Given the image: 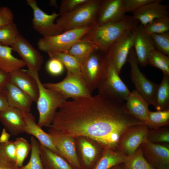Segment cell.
Wrapping results in <instances>:
<instances>
[{
	"instance_id": "1",
	"label": "cell",
	"mask_w": 169,
	"mask_h": 169,
	"mask_svg": "<svg viewBox=\"0 0 169 169\" xmlns=\"http://www.w3.org/2000/svg\"><path fill=\"white\" fill-rule=\"evenodd\" d=\"M139 23L132 16L125 15L120 21L92 27L81 39L92 42L98 49L108 52L112 44L123 33L134 28Z\"/></svg>"
},
{
	"instance_id": "2",
	"label": "cell",
	"mask_w": 169,
	"mask_h": 169,
	"mask_svg": "<svg viewBox=\"0 0 169 169\" xmlns=\"http://www.w3.org/2000/svg\"><path fill=\"white\" fill-rule=\"evenodd\" d=\"M27 70L36 81L38 88L36 102L39 114L37 124L41 127H49L57 111L67 100L59 93L44 87L40 79L38 72Z\"/></svg>"
},
{
	"instance_id": "3",
	"label": "cell",
	"mask_w": 169,
	"mask_h": 169,
	"mask_svg": "<svg viewBox=\"0 0 169 169\" xmlns=\"http://www.w3.org/2000/svg\"><path fill=\"white\" fill-rule=\"evenodd\" d=\"M102 0H89L72 11L60 14L55 23L63 32L74 29L94 27Z\"/></svg>"
},
{
	"instance_id": "4",
	"label": "cell",
	"mask_w": 169,
	"mask_h": 169,
	"mask_svg": "<svg viewBox=\"0 0 169 169\" xmlns=\"http://www.w3.org/2000/svg\"><path fill=\"white\" fill-rule=\"evenodd\" d=\"M109 62L108 52L96 48L81 64V74L92 93L104 78Z\"/></svg>"
},
{
	"instance_id": "5",
	"label": "cell",
	"mask_w": 169,
	"mask_h": 169,
	"mask_svg": "<svg viewBox=\"0 0 169 169\" xmlns=\"http://www.w3.org/2000/svg\"><path fill=\"white\" fill-rule=\"evenodd\" d=\"M93 27L69 30L54 36L43 37L37 43L38 49L46 53H66L75 43L81 39Z\"/></svg>"
},
{
	"instance_id": "6",
	"label": "cell",
	"mask_w": 169,
	"mask_h": 169,
	"mask_svg": "<svg viewBox=\"0 0 169 169\" xmlns=\"http://www.w3.org/2000/svg\"><path fill=\"white\" fill-rule=\"evenodd\" d=\"M43 84L46 88L59 93L66 100L69 98L73 100L92 96L81 74L67 71L66 77L62 80L57 83Z\"/></svg>"
},
{
	"instance_id": "7",
	"label": "cell",
	"mask_w": 169,
	"mask_h": 169,
	"mask_svg": "<svg viewBox=\"0 0 169 169\" xmlns=\"http://www.w3.org/2000/svg\"><path fill=\"white\" fill-rule=\"evenodd\" d=\"M127 61L130 66L131 80L137 90L147 101L153 105L158 84L148 79L141 70L133 48L129 53Z\"/></svg>"
},
{
	"instance_id": "8",
	"label": "cell",
	"mask_w": 169,
	"mask_h": 169,
	"mask_svg": "<svg viewBox=\"0 0 169 169\" xmlns=\"http://www.w3.org/2000/svg\"><path fill=\"white\" fill-rule=\"evenodd\" d=\"M119 75L110 60L106 74L97 89L98 94L123 102L126 101L131 92Z\"/></svg>"
},
{
	"instance_id": "9",
	"label": "cell",
	"mask_w": 169,
	"mask_h": 169,
	"mask_svg": "<svg viewBox=\"0 0 169 169\" xmlns=\"http://www.w3.org/2000/svg\"><path fill=\"white\" fill-rule=\"evenodd\" d=\"M48 133L63 157L73 169H82L78 155L75 138L49 128Z\"/></svg>"
},
{
	"instance_id": "10",
	"label": "cell",
	"mask_w": 169,
	"mask_h": 169,
	"mask_svg": "<svg viewBox=\"0 0 169 169\" xmlns=\"http://www.w3.org/2000/svg\"><path fill=\"white\" fill-rule=\"evenodd\" d=\"M133 28L123 33L112 44L108 51L110 60L119 74L134 46Z\"/></svg>"
},
{
	"instance_id": "11",
	"label": "cell",
	"mask_w": 169,
	"mask_h": 169,
	"mask_svg": "<svg viewBox=\"0 0 169 169\" xmlns=\"http://www.w3.org/2000/svg\"><path fill=\"white\" fill-rule=\"evenodd\" d=\"M26 2L33 10V27L43 37L54 36L63 33L58 29L54 23L55 20L59 16V13H46L38 7L35 0H27Z\"/></svg>"
},
{
	"instance_id": "12",
	"label": "cell",
	"mask_w": 169,
	"mask_h": 169,
	"mask_svg": "<svg viewBox=\"0 0 169 169\" xmlns=\"http://www.w3.org/2000/svg\"><path fill=\"white\" fill-rule=\"evenodd\" d=\"M149 129L145 124L129 127L120 137L118 151L126 156L131 155L147 140Z\"/></svg>"
},
{
	"instance_id": "13",
	"label": "cell",
	"mask_w": 169,
	"mask_h": 169,
	"mask_svg": "<svg viewBox=\"0 0 169 169\" xmlns=\"http://www.w3.org/2000/svg\"><path fill=\"white\" fill-rule=\"evenodd\" d=\"M75 138L82 169H92L100 156L103 148L90 138L84 136Z\"/></svg>"
},
{
	"instance_id": "14",
	"label": "cell",
	"mask_w": 169,
	"mask_h": 169,
	"mask_svg": "<svg viewBox=\"0 0 169 169\" xmlns=\"http://www.w3.org/2000/svg\"><path fill=\"white\" fill-rule=\"evenodd\" d=\"M25 64L28 70L38 72L43 61V56L23 36L19 34L11 47Z\"/></svg>"
},
{
	"instance_id": "15",
	"label": "cell",
	"mask_w": 169,
	"mask_h": 169,
	"mask_svg": "<svg viewBox=\"0 0 169 169\" xmlns=\"http://www.w3.org/2000/svg\"><path fill=\"white\" fill-rule=\"evenodd\" d=\"M141 146L145 158L155 168L169 167V145L155 144L147 139Z\"/></svg>"
},
{
	"instance_id": "16",
	"label": "cell",
	"mask_w": 169,
	"mask_h": 169,
	"mask_svg": "<svg viewBox=\"0 0 169 169\" xmlns=\"http://www.w3.org/2000/svg\"><path fill=\"white\" fill-rule=\"evenodd\" d=\"M134 46L139 65L146 67L148 64L149 55L155 49L152 40L142 25L139 24L133 29Z\"/></svg>"
},
{
	"instance_id": "17",
	"label": "cell",
	"mask_w": 169,
	"mask_h": 169,
	"mask_svg": "<svg viewBox=\"0 0 169 169\" xmlns=\"http://www.w3.org/2000/svg\"><path fill=\"white\" fill-rule=\"evenodd\" d=\"M125 15L123 7L122 0H102L95 26L120 21Z\"/></svg>"
},
{
	"instance_id": "18",
	"label": "cell",
	"mask_w": 169,
	"mask_h": 169,
	"mask_svg": "<svg viewBox=\"0 0 169 169\" xmlns=\"http://www.w3.org/2000/svg\"><path fill=\"white\" fill-rule=\"evenodd\" d=\"M162 0H153L133 13V16L143 26L157 18L169 17L167 7Z\"/></svg>"
},
{
	"instance_id": "19",
	"label": "cell",
	"mask_w": 169,
	"mask_h": 169,
	"mask_svg": "<svg viewBox=\"0 0 169 169\" xmlns=\"http://www.w3.org/2000/svg\"><path fill=\"white\" fill-rule=\"evenodd\" d=\"M9 73L10 82L27 95L33 102H36L38 95V84L27 70L18 69Z\"/></svg>"
},
{
	"instance_id": "20",
	"label": "cell",
	"mask_w": 169,
	"mask_h": 169,
	"mask_svg": "<svg viewBox=\"0 0 169 169\" xmlns=\"http://www.w3.org/2000/svg\"><path fill=\"white\" fill-rule=\"evenodd\" d=\"M22 112L25 124L24 132L32 135L38 141L40 144L60 156L51 136L36 123L34 117L32 113L23 111Z\"/></svg>"
},
{
	"instance_id": "21",
	"label": "cell",
	"mask_w": 169,
	"mask_h": 169,
	"mask_svg": "<svg viewBox=\"0 0 169 169\" xmlns=\"http://www.w3.org/2000/svg\"><path fill=\"white\" fill-rule=\"evenodd\" d=\"M0 121L10 135L24 133L25 124L22 112L17 108L9 106L0 112Z\"/></svg>"
},
{
	"instance_id": "22",
	"label": "cell",
	"mask_w": 169,
	"mask_h": 169,
	"mask_svg": "<svg viewBox=\"0 0 169 169\" xmlns=\"http://www.w3.org/2000/svg\"><path fill=\"white\" fill-rule=\"evenodd\" d=\"M125 103L128 113L148 126V114L149 104L136 90L131 92Z\"/></svg>"
},
{
	"instance_id": "23",
	"label": "cell",
	"mask_w": 169,
	"mask_h": 169,
	"mask_svg": "<svg viewBox=\"0 0 169 169\" xmlns=\"http://www.w3.org/2000/svg\"><path fill=\"white\" fill-rule=\"evenodd\" d=\"M2 93L9 106L22 111L30 112L33 102L27 95L11 82L7 84Z\"/></svg>"
},
{
	"instance_id": "24",
	"label": "cell",
	"mask_w": 169,
	"mask_h": 169,
	"mask_svg": "<svg viewBox=\"0 0 169 169\" xmlns=\"http://www.w3.org/2000/svg\"><path fill=\"white\" fill-rule=\"evenodd\" d=\"M129 156L110 149H103L102 154L92 169H110L124 163Z\"/></svg>"
},
{
	"instance_id": "25",
	"label": "cell",
	"mask_w": 169,
	"mask_h": 169,
	"mask_svg": "<svg viewBox=\"0 0 169 169\" xmlns=\"http://www.w3.org/2000/svg\"><path fill=\"white\" fill-rule=\"evenodd\" d=\"M40 146L44 169H73L61 156L40 144Z\"/></svg>"
},
{
	"instance_id": "26",
	"label": "cell",
	"mask_w": 169,
	"mask_h": 169,
	"mask_svg": "<svg viewBox=\"0 0 169 169\" xmlns=\"http://www.w3.org/2000/svg\"><path fill=\"white\" fill-rule=\"evenodd\" d=\"M11 47L0 44V69L8 73L26 66L22 60L13 55Z\"/></svg>"
},
{
	"instance_id": "27",
	"label": "cell",
	"mask_w": 169,
	"mask_h": 169,
	"mask_svg": "<svg viewBox=\"0 0 169 169\" xmlns=\"http://www.w3.org/2000/svg\"><path fill=\"white\" fill-rule=\"evenodd\" d=\"M153 106L157 110L169 109V75L163 74L156 89Z\"/></svg>"
},
{
	"instance_id": "28",
	"label": "cell",
	"mask_w": 169,
	"mask_h": 169,
	"mask_svg": "<svg viewBox=\"0 0 169 169\" xmlns=\"http://www.w3.org/2000/svg\"><path fill=\"white\" fill-rule=\"evenodd\" d=\"M96 48H97L93 42L80 39L74 44L66 53L75 58L81 64Z\"/></svg>"
},
{
	"instance_id": "29",
	"label": "cell",
	"mask_w": 169,
	"mask_h": 169,
	"mask_svg": "<svg viewBox=\"0 0 169 169\" xmlns=\"http://www.w3.org/2000/svg\"><path fill=\"white\" fill-rule=\"evenodd\" d=\"M123 169H156L145 158L141 146L122 164Z\"/></svg>"
},
{
	"instance_id": "30",
	"label": "cell",
	"mask_w": 169,
	"mask_h": 169,
	"mask_svg": "<svg viewBox=\"0 0 169 169\" xmlns=\"http://www.w3.org/2000/svg\"><path fill=\"white\" fill-rule=\"evenodd\" d=\"M50 58L57 59L63 64L67 71L77 74H81V64L74 57L65 53H47Z\"/></svg>"
},
{
	"instance_id": "31",
	"label": "cell",
	"mask_w": 169,
	"mask_h": 169,
	"mask_svg": "<svg viewBox=\"0 0 169 169\" xmlns=\"http://www.w3.org/2000/svg\"><path fill=\"white\" fill-rule=\"evenodd\" d=\"M31 153L28 162L18 169H44L40 157V146L39 142L33 136L30 139Z\"/></svg>"
},
{
	"instance_id": "32",
	"label": "cell",
	"mask_w": 169,
	"mask_h": 169,
	"mask_svg": "<svg viewBox=\"0 0 169 169\" xmlns=\"http://www.w3.org/2000/svg\"><path fill=\"white\" fill-rule=\"evenodd\" d=\"M148 62V64L161 70L163 74L169 75V56L154 49L149 55Z\"/></svg>"
},
{
	"instance_id": "33",
	"label": "cell",
	"mask_w": 169,
	"mask_h": 169,
	"mask_svg": "<svg viewBox=\"0 0 169 169\" xmlns=\"http://www.w3.org/2000/svg\"><path fill=\"white\" fill-rule=\"evenodd\" d=\"M148 126L149 129H156L167 126L169 124V109L152 111L148 114Z\"/></svg>"
},
{
	"instance_id": "34",
	"label": "cell",
	"mask_w": 169,
	"mask_h": 169,
	"mask_svg": "<svg viewBox=\"0 0 169 169\" xmlns=\"http://www.w3.org/2000/svg\"><path fill=\"white\" fill-rule=\"evenodd\" d=\"M19 34L17 25L14 21L0 27V44L11 47Z\"/></svg>"
},
{
	"instance_id": "35",
	"label": "cell",
	"mask_w": 169,
	"mask_h": 169,
	"mask_svg": "<svg viewBox=\"0 0 169 169\" xmlns=\"http://www.w3.org/2000/svg\"><path fill=\"white\" fill-rule=\"evenodd\" d=\"M147 139L155 144L169 145V127L167 126L156 129H149Z\"/></svg>"
},
{
	"instance_id": "36",
	"label": "cell",
	"mask_w": 169,
	"mask_h": 169,
	"mask_svg": "<svg viewBox=\"0 0 169 169\" xmlns=\"http://www.w3.org/2000/svg\"><path fill=\"white\" fill-rule=\"evenodd\" d=\"M14 142L16 150V164L19 167L23 166V162L31 150V145L27 140L22 137L17 138Z\"/></svg>"
},
{
	"instance_id": "37",
	"label": "cell",
	"mask_w": 169,
	"mask_h": 169,
	"mask_svg": "<svg viewBox=\"0 0 169 169\" xmlns=\"http://www.w3.org/2000/svg\"><path fill=\"white\" fill-rule=\"evenodd\" d=\"M146 31L152 40L155 49L169 56V32L156 33Z\"/></svg>"
},
{
	"instance_id": "38",
	"label": "cell",
	"mask_w": 169,
	"mask_h": 169,
	"mask_svg": "<svg viewBox=\"0 0 169 169\" xmlns=\"http://www.w3.org/2000/svg\"><path fill=\"white\" fill-rule=\"evenodd\" d=\"M147 31L161 33L169 31V17L157 18L143 26Z\"/></svg>"
},
{
	"instance_id": "39",
	"label": "cell",
	"mask_w": 169,
	"mask_h": 169,
	"mask_svg": "<svg viewBox=\"0 0 169 169\" xmlns=\"http://www.w3.org/2000/svg\"><path fill=\"white\" fill-rule=\"evenodd\" d=\"M0 156L6 160L16 164V150L13 141H9L0 144Z\"/></svg>"
},
{
	"instance_id": "40",
	"label": "cell",
	"mask_w": 169,
	"mask_h": 169,
	"mask_svg": "<svg viewBox=\"0 0 169 169\" xmlns=\"http://www.w3.org/2000/svg\"><path fill=\"white\" fill-rule=\"evenodd\" d=\"M89 0H63L59 8L60 15L73 11Z\"/></svg>"
},
{
	"instance_id": "41",
	"label": "cell",
	"mask_w": 169,
	"mask_h": 169,
	"mask_svg": "<svg viewBox=\"0 0 169 169\" xmlns=\"http://www.w3.org/2000/svg\"><path fill=\"white\" fill-rule=\"evenodd\" d=\"M46 68L50 74L53 76H57L61 74L64 72V66L59 59L50 58L47 63Z\"/></svg>"
},
{
	"instance_id": "42",
	"label": "cell",
	"mask_w": 169,
	"mask_h": 169,
	"mask_svg": "<svg viewBox=\"0 0 169 169\" xmlns=\"http://www.w3.org/2000/svg\"><path fill=\"white\" fill-rule=\"evenodd\" d=\"M153 0H122L123 10L125 13H132Z\"/></svg>"
},
{
	"instance_id": "43",
	"label": "cell",
	"mask_w": 169,
	"mask_h": 169,
	"mask_svg": "<svg viewBox=\"0 0 169 169\" xmlns=\"http://www.w3.org/2000/svg\"><path fill=\"white\" fill-rule=\"evenodd\" d=\"M13 13L8 7H0V27L13 22Z\"/></svg>"
},
{
	"instance_id": "44",
	"label": "cell",
	"mask_w": 169,
	"mask_h": 169,
	"mask_svg": "<svg viewBox=\"0 0 169 169\" xmlns=\"http://www.w3.org/2000/svg\"><path fill=\"white\" fill-rule=\"evenodd\" d=\"M10 81L9 73L0 69V94L2 93L6 86Z\"/></svg>"
},
{
	"instance_id": "45",
	"label": "cell",
	"mask_w": 169,
	"mask_h": 169,
	"mask_svg": "<svg viewBox=\"0 0 169 169\" xmlns=\"http://www.w3.org/2000/svg\"><path fill=\"white\" fill-rule=\"evenodd\" d=\"M16 163L6 160L0 156V169H18Z\"/></svg>"
},
{
	"instance_id": "46",
	"label": "cell",
	"mask_w": 169,
	"mask_h": 169,
	"mask_svg": "<svg viewBox=\"0 0 169 169\" xmlns=\"http://www.w3.org/2000/svg\"><path fill=\"white\" fill-rule=\"evenodd\" d=\"M9 106L4 95L2 93L0 94V112L6 110Z\"/></svg>"
},
{
	"instance_id": "47",
	"label": "cell",
	"mask_w": 169,
	"mask_h": 169,
	"mask_svg": "<svg viewBox=\"0 0 169 169\" xmlns=\"http://www.w3.org/2000/svg\"><path fill=\"white\" fill-rule=\"evenodd\" d=\"M10 134L6 131L4 128L2 130L0 136V144L6 143L9 141Z\"/></svg>"
},
{
	"instance_id": "48",
	"label": "cell",
	"mask_w": 169,
	"mask_h": 169,
	"mask_svg": "<svg viewBox=\"0 0 169 169\" xmlns=\"http://www.w3.org/2000/svg\"><path fill=\"white\" fill-rule=\"evenodd\" d=\"M122 164H120L116 165L110 169H123Z\"/></svg>"
},
{
	"instance_id": "49",
	"label": "cell",
	"mask_w": 169,
	"mask_h": 169,
	"mask_svg": "<svg viewBox=\"0 0 169 169\" xmlns=\"http://www.w3.org/2000/svg\"><path fill=\"white\" fill-rule=\"evenodd\" d=\"M49 4L50 5L52 6H54L56 7H57L56 2L55 0L50 1Z\"/></svg>"
},
{
	"instance_id": "50",
	"label": "cell",
	"mask_w": 169,
	"mask_h": 169,
	"mask_svg": "<svg viewBox=\"0 0 169 169\" xmlns=\"http://www.w3.org/2000/svg\"><path fill=\"white\" fill-rule=\"evenodd\" d=\"M163 169H169V167H166V168H165Z\"/></svg>"
}]
</instances>
